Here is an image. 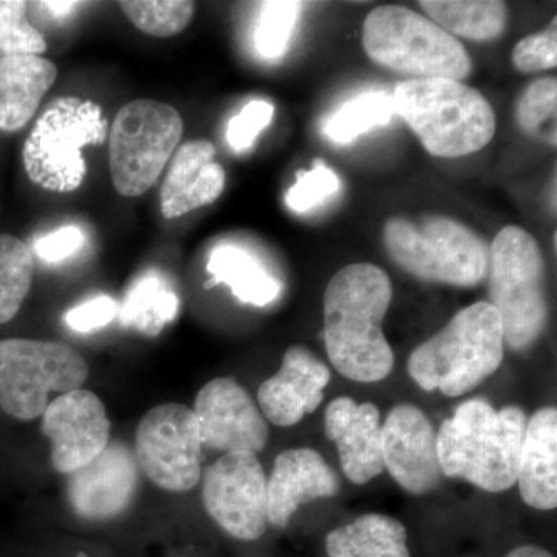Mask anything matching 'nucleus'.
<instances>
[{
    "label": "nucleus",
    "instance_id": "f257e3e1",
    "mask_svg": "<svg viewBox=\"0 0 557 557\" xmlns=\"http://www.w3.org/2000/svg\"><path fill=\"white\" fill-rule=\"evenodd\" d=\"M394 288L386 271L372 263L341 269L324 295V344L341 375L379 383L394 370L395 358L383 333Z\"/></svg>",
    "mask_w": 557,
    "mask_h": 557
},
{
    "label": "nucleus",
    "instance_id": "f03ea898",
    "mask_svg": "<svg viewBox=\"0 0 557 557\" xmlns=\"http://www.w3.org/2000/svg\"><path fill=\"white\" fill-rule=\"evenodd\" d=\"M527 421L519 406L497 410L482 398L461 403L437 431L443 478L465 480L493 494L515 486Z\"/></svg>",
    "mask_w": 557,
    "mask_h": 557
},
{
    "label": "nucleus",
    "instance_id": "7ed1b4c3",
    "mask_svg": "<svg viewBox=\"0 0 557 557\" xmlns=\"http://www.w3.org/2000/svg\"><path fill=\"white\" fill-rule=\"evenodd\" d=\"M504 358L500 317L490 302L480 300L458 311L437 335L418 346L408 370L423 391L457 398L493 376Z\"/></svg>",
    "mask_w": 557,
    "mask_h": 557
},
{
    "label": "nucleus",
    "instance_id": "20e7f679",
    "mask_svg": "<svg viewBox=\"0 0 557 557\" xmlns=\"http://www.w3.org/2000/svg\"><path fill=\"white\" fill-rule=\"evenodd\" d=\"M401 116L431 156L460 159L490 145L496 113L490 101L467 84L431 78L399 83L392 94Z\"/></svg>",
    "mask_w": 557,
    "mask_h": 557
},
{
    "label": "nucleus",
    "instance_id": "39448f33",
    "mask_svg": "<svg viewBox=\"0 0 557 557\" xmlns=\"http://www.w3.org/2000/svg\"><path fill=\"white\" fill-rule=\"evenodd\" d=\"M486 277L490 304L504 325L505 346L530 350L544 335L549 318L547 274L537 240L520 226L498 231Z\"/></svg>",
    "mask_w": 557,
    "mask_h": 557
},
{
    "label": "nucleus",
    "instance_id": "423d86ee",
    "mask_svg": "<svg viewBox=\"0 0 557 557\" xmlns=\"http://www.w3.org/2000/svg\"><path fill=\"white\" fill-rule=\"evenodd\" d=\"M362 47L381 67L412 79H467L472 61L463 44L408 7L383 5L362 25Z\"/></svg>",
    "mask_w": 557,
    "mask_h": 557
},
{
    "label": "nucleus",
    "instance_id": "0eeeda50",
    "mask_svg": "<svg viewBox=\"0 0 557 557\" xmlns=\"http://www.w3.org/2000/svg\"><path fill=\"white\" fill-rule=\"evenodd\" d=\"M384 244L392 260L420 281L471 288L486 278L490 247L457 220L392 219L384 226Z\"/></svg>",
    "mask_w": 557,
    "mask_h": 557
},
{
    "label": "nucleus",
    "instance_id": "6e6552de",
    "mask_svg": "<svg viewBox=\"0 0 557 557\" xmlns=\"http://www.w3.org/2000/svg\"><path fill=\"white\" fill-rule=\"evenodd\" d=\"M106 138L108 120L100 106L76 97L58 98L40 113L25 141V172L40 188L72 193L87 175L83 148L102 145Z\"/></svg>",
    "mask_w": 557,
    "mask_h": 557
},
{
    "label": "nucleus",
    "instance_id": "1a4fd4ad",
    "mask_svg": "<svg viewBox=\"0 0 557 557\" xmlns=\"http://www.w3.org/2000/svg\"><path fill=\"white\" fill-rule=\"evenodd\" d=\"M89 366L75 348L57 341H0V409L20 421L42 417L50 394L78 391Z\"/></svg>",
    "mask_w": 557,
    "mask_h": 557
},
{
    "label": "nucleus",
    "instance_id": "9d476101",
    "mask_svg": "<svg viewBox=\"0 0 557 557\" xmlns=\"http://www.w3.org/2000/svg\"><path fill=\"white\" fill-rule=\"evenodd\" d=\"M182 135V116L170 104L137 100L121 108L109 141L110 175L121 196L137 197L152 188Z\"/></svg>",
    "mask_w": 557,
    "mask_h": 557
},
{
    "label": "nucleus",
    "instance_id": "9b49d317",
    "mask_svg": "<svg viewBox=\"0 0 557 557\" xmlns=\"http://www.w3.org/2000/svg\"><path fill=\"white\" fill-rule=\"evenodd\" d=\"M201 438L196 413L166 403L143 417L135 434V457L150 482L170 493H188L201 480Z\"/></svg>",
    "mask_w": 557,
    "mask_h": 557
},
{
    "label": "nucleus",
    "instance_id": "f8f14e48",
    "mask_svg": "<svg viewBox=\"0 0 557 557\" xmlns=\"http://www.w3.org/2000/svg\"><path fill=\"white\" fill-rule=\"evenodd\" d=\"M201 498L209 518L239 541H258L269 527L267 475L252 454H223L205 471Z\"/></svg>",
    "mask_w": 557,
    "mask_h": 557
},
{
    "label": "nucleus",
    "instance_id": "ddd939ff",
    "mask_svg": "<svg viewBox=\"0 0 557 557\" xmlns=\"http://www.w3.org/2000/svg\"><path fill=\"white\" fill-rule=\"evenodd\" d=\"M201 445L225 454H259L270 438L269 423L247 388L215 379L200 388L194 405Z\"/></svg>",
    "mask_w": 557,
    "mask_h": 557
},
{
    "label": "nucleus",
    "instance_id": "4468645a",
    "mask_svg": "<svg viewBox=\"0 0 557 557\" xmlns=\"http://www.w3.org/2000/svg\"><path fill=\"white\" fill-rule=\"evenodd\" d=\"M42 434L50 440L51 465L72 474L100 456L110 443V420L91 391L67 392L50 401L42 413Z\"/></svg>",
    "mask_w": 557,
    "mask_h": 557
},
{
    "label": "nucleus",
    "instance_id": "2eb2a0df",
    "mask_svg": "<svg viewBox=\"0 0 557 557\" xmlns=\"http://www.w3.org/2000/svg\"><path fill=\"white\" fill-rule=\"evenodd\" d=\"M384 469L413 496L431 493L442 482L437 431L416 405L401 403L388 412L383 429Z\"/></svg>",
    "mask_w": 557,
    "mask_h": 557
},
{
    "label": "nucleus",
    "instance_id": "dca6fc26",
    "mask_svg": "<svg viewBox=\"0 0 557 557\" xmlns=\"http://www.w3.org/2000/svg\"><path fill=\"white\" fill-rule=\"evenodd\" d=\"M138 487L137 457L129 446L113 442L86 467L69 474L65 496L79 519L108 522L131 508Z\"/></svg>",
    "mask_w": 557,
    "mask_h": 557
},
{
    "label": "nucleus",
    "instance_id": "f3484780",
    "mask_svg": "<svg viewBox=\"0 0 557 557\" xmlns=\"http://www.w3.org/2000/svg\"><path fill=\"white\" fill-rule=\"evenodd\" d=\"M330 380L332 372L313 351L302 346L289 347L276 375L260 384V412L274 426H295L324 401Z\"/></svg>",
    "mask_w": 557,
    "mask_h": 557
},
{
    "label": "nucleus",
    "instance_id": "a211bd4d",
    "mask_svg": "<svg viewBox=\"0 0 557 557\" xmlns=\"http://www.w3.org/2000/svg\"><path fill=\"white\" fill-rule=\"evenodd\" d=\"M325 435L335 443L341 468L355 485H366L384 472L380 409L373 403L338 397L325 409Z\"/></svg>",
    "mask_w": 557,
    "mask_h": 557
},
{
    "label": "nucleus",
    "instance_id": "6ab92c4d",
    "mask_svg": "<svg viewBox=\"0 0 557 557\" xmlns=\"http://www.w3.org/2000/svg\"><path fill=\"white\" fill-rule=\"evenodd\" d=\"M341 491L338 474L318 450H284L274 460L267 479V518L270 525L285 528L302 505L335 497Z\"/></svg>",
    "mask_w": 557,
    "mask_h": 557
},
{
    "label": "nucleus",
    "instance_id": "aec40b11",
    "mask_svg": "<svg viewBox=\"0 0 557 557\" xmlns=\"http://www.w3.org/2000/svg\"><path fill=\"white\" fill-rule=\"evenodd\" d=\"M215 146L208 139L185 143L171 159L161 185V212L175 219L214 203L226 186L225 170L215 163Z\"/></svg>",
    "mask_w": 557,
    "mask_h": 557
},
{
    "label": "nucleus",
    "instance_id": "412c9836",
    "mask_svg": "<svg viewBox=\"0 0 557 557\" xmlns=\"http://www.w3.org/2000/svg\"><path fill=\"white\" fill-rule=\"evenodd\" d=\"M520 496L528 507H557V409L545 406L527 421L518 472Z\"/></svg>",
    "mask_w": 557,
    "mask_h": 557
},
{
    "label": "nucleus",
    "instance_id": "4be33fe9",
    "mask_svg": "<svg viewBox=\"0 0 557 557\" xmlns=\"http://www.w3.org/2000/svg\"><path fill=\"white\" fill-rule=\"evenodd\" d=\"M57 76V65L46 58L0 57V131L25 127Z\"/></svg>",
    "mask_w": 557,
    "mask_h": 557
},
{
    "label": "nucleus",
    "instance_id": "5701e85b",
    "mask_svg": "<svg viewBox=\"0 0 557 557\" xmlns=\"http://www.w3.org/2000/svg\"><path fill=\"white\" fill-rule=\"evenodd\" d=\"M207 271L211 281L205 287L228 285L242 304L265 307L281 296L282 285L255 256L237 245H219L209 256Z\"/></svg>",
    "mask_w": 557,
    "mask_h": 557
},
{
    "label": "nucleus",
    "instance_id": "b1692460",
    "mask_svg": "<svg viewBox=\"0 0 557 557\" xmlns=\"http://www.w3.org/2000/svg\"><path fill=\"white\" fill-rule=\"evenodd\" d=\"M325 549L329 557H410L406 527L376 512L330 531Z\"/></svg>",
    "mask_w": 557,
    "mask_h": 557
},
{
    "label": "nucleus",
    "instance_id": "393cba45",
    "mask_svg": "<svg viewBox=\"0 0 557 557\" xmlns=\"http://www.w3.org/2000/svg\"><path fill=\"white\" fill-rule=\"evenodd\" d=\"M420 5L429 20L454 38L493 40L507 27V7L496 0H424Z\"/></svg>",
    "mask_w": 557,
    "mask_h": 557
},
{
    "label": "nucleus",
    "instance_id": "a878e982",
    "mask_svg": "<svg viewBox=\"0 0 557 557\" xmlns=\"http://www.w3.org/2000/svg\"><path fill=\"white\" fill-rule=\"evenodd\" d=\"M178 307L177 293L170 282L157 271H149L132 284L119 310L120 321L124 327L157 336L177 317Z\"/></svg>",
    "mask_w": 557,
    "mask_h": 557
},
{
    "label": "nucleus",
    "instance_id": "bb28decb",
    "mask_svg": "<svg viewBox=\"0 0 557 557\" xmlns=\"http://www.w3.org/2000/svg\"><path fill=\"white\" fill-rule=\"evenodd\" d=\"M395 116L392 94L386 90H368L344 102L325 120V137L335 145H350L361 135L387 126Z\"/></svg>",
    "mask_w": 557,
    "mask_h": 557
},
{
    "label": "nucleus",
    "instance_id": "cd10ccee",
    "mask_svg": "<svg viewBox=\"0 0 557 557\" xmlns=\"http://www.w3.org/2000/svg\"><path fill=\"white\" fill-rule=\"evenodd\" d=\"M35 259L24 240L0 234V324L20 313L32 288Z\"/></svg>",
    "mask_w": 557,
    "mask_h": 557
},
{
    "label": "nucleus",
    "instance_id": "c85d7f7f",
    "mask_svg": "<svg viewBox=\"0 0 557 557\" xmlns=\"http://www.w3.org/2000/svg\"><path fill=\"white\" fill-rule=\"evenodd\" d=\"M120 7L139 32L156 38H170L185 30L196 11L188 0H124Z\"/></svg>",
    "mask_w": 557,
    "mask_h": 557
},
{
    "label": "nucleus",
    "instance_id": "c756f323",
    "mask_svg": "<svg viewBox=\"0 0 557 557\" xmlns=\"http://www.w3.org/2000/svg\"><path fill=\"white\" fill-rule=\"evenodd\" d=\"M556 78L534 81L520 95L516 116L520 129L530 137L556 146Z\"/></svg>",
    "mask_w": 557,
    "mask_h": 557
},
{
    "label": "nucleus",
    "instance_id": "7c9ffc66",
    "mask_svg": "<svg viewBox=\"0 0 557 557\" xmlns=\"http://www.w3.org/2000/svg\"><path fill=\"white\" fill-rule=\"evenodd\" d=\"M302 3L300 2H265L260 9L256 25V50L263 60L276 61L284 57L289 39L299 20Z\"/></svg>",
    "mask_w": 557,
    "mask_h": 557
},
{
    "label": "nucleus",
    "instance_id": "2f4dec72",
    "mask_svg": "<svg viewBox=\"0 0 557 557\" xmlns=\"http://www.w3.org/2000/svg\"><path fill=\"white\" fill-rule=\"evenodd\" d=\"M30 3L0 0V57H40L47 50L42 33L27 20Z\"/></svg>",
    "mask_w": 557,
    "mask_h": 557
},
{
    "label": "nucleus",
    "instance_id": "473e14b6",
    "mask_svg": "<svg viewBox=\"0 0 557 557\" xmlns=\"http://www.w3.org/2000/svg\"><path fill=\"white\" fill-rule=\"evenodd\" d=\"M341 188L338 175L322 160H317L310 171L296 172V183L288 189L287 207L304 214L335 196Z\"/></svg>",
    "mask_w": 557,
    "mask_h": 557
},
{
    "label": "nucleus",
    "instance_id": "72a5a7b5",
    "mask_svg": "<svg viewBox=\"0 0 557 557\" xmlns=\"http://www.w3.org/2000/svg\"><path fill=\"white\" fill-rule=\"evenodd\" d=\"M512 64L522 73H536L556 69L557 65V21L544 32L534 33L520 40L512 50Z\"/></svg>",
    "mask_w": 557,
    "mask_h": 557
},
{
    "label": "nucleus",
    "instance_id": "f704fd0d",
    "mask_svg": "<svg viewBox=\"0 0 557 557\" xmlns=\"http://www.w3.org/2000/svg\"><path fill=\"white\" fill-rule=\"evenodd\" d=\"M274 116V106L267 101H251L230 120L226 129L228 145L236 152H245L255 145L260 132L265 129Z\"/></svg>",
    "mask_w": 557,
    "mask_h": 557
},
{
    "label": "nucleus",
    "instance_id": "c9c22d12",
    "mask_svg": "<svg viewBox=\"0 0 557 557\" xmlns=\"http://www.w3.org/2000/svg\"><path fill=\"white\" fill-rule=\"evenodd\" d=\"M119 304L109 296H97V298L69 310L65 313V324L75 332H95V330L109 325L119 314Z\"/></svg>",
    "mask_w": 557,
    "mask_h": 557
},
{
    "label": "nucleus",
    "instance_id": "e433bc0d",
    "mask_svg": "<svg viewBox=\"0 0 557 557\" xmlns=\"http://www.w3.org/2000/svg\"><path fill=\"white\" fill-rule=\"evenodd\" d=\"M84 242H86V236L78 226H64L54 233L39 237L33 249L40 259L54 263L75 255L83 247Z\"/></svg>",
    "mask_w": 557,
    "mask_h": 557
},
{
    "label": "nucleus",
    "instance_id": "4c0bfd02",
    "mask_svg": "<svg viewBox=\"0 0 557 557\" xmlns=\"http://www.w3.org/2000/svg\"><path fill=\"white\" fill-rule=\"evenodd\" d=\"M33 5H36L39 10H44L46 13H49V16L53 17V20L64 21L72 16V14L75 13L83 3L64 2V0L60 2V0H54V2L33 3Z\"/></svg>",
    "mask_w": 557,
    "mask_h": 557
},
{
    "label": "nucleus",
    "instance_id": "58836bf2",
    "mask_svg": "<svg viewBox=\"0 0 557 557\" xmlns=\"http://www.w3.org/2000/svg\"><path fill=\"white\" fill-rule=\"evenodd\" d=\"M507 557H555L548 549L536 547V545H522L509 552Z\"/></svg>",
    "mask_w": 557,
    "mask_h": 557
},
{
    "label": "nucleus",
    "instance_id": "ea45409f",
    "mask_svg": "<svg viewBox=\"0 0 557 557\" xmlns=\"http://www.w3.org/2000/svg\"><path fill=\"white\" fill-rule=\"evenodd\" d=\"M76 557H89V556L84 555V553H78V555H76Z\"/></svg>",
    "mask_w": 557,
    "mask_h": 557
}]
</instances>
